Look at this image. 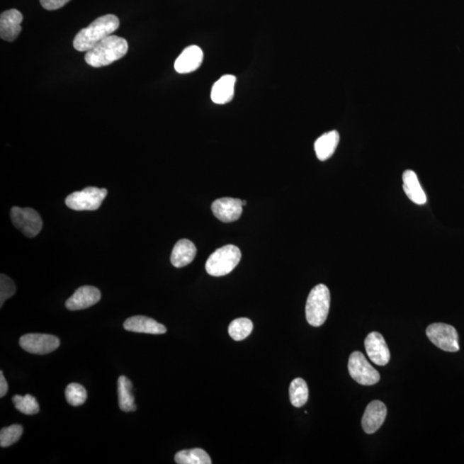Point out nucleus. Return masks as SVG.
<instances>
[{
	"instance_id": "8",
	"label": "nucleus",
	"mask_w": 464,
	"mask_h": 464,
	"mask_svg": "<svg viewBox=\"0 0 464 464\" xmlns=\"http://www.w3.org/2000/svg\"><path fill=\"white\" fill-rule=\"evenodd\" d=\"M11 219L15 227L28 237H35L42 231L43 225L42 217L34 209L12 208Z\"/></svg>"
},
{
	"instance_id": "9",
	"label": "nucleus",
	"mask_w": 464,
	"mask_h": 464,
	"mask_svg": "<svg viewBox=\"0 0 464 464\" xmlns=\"http://www.w3.org/2000/svg\"><path fill=\"white\" fill-rule=\"evenodd\" d=\"M60 343L57 337L44 334H28L19 340V344L23 350L40 355L54 352L59 348Z\"/></svg>"
},
{
	"instance_id": "10",
	"label": "nucleus",
	"mask_w": 464,
	"mask_h": 464,
	"mask_svg": "<svg viewBox=\"0 0 464 464\" xmlns=\"http://www.w3.org/2000/svg\"><path fill=\"white\" fill-rule=\"evenodd\" d=\"M366 353L370 360L378 366H386L390 360V353L385 338L378 332H371L365 341Z\"/></svg>"
},
{
	"instance_id": "6",
	"label": "nucleus",
	"mask_w": 464,
	"mask_h": 464,
	"mask_svg": "<svg viewBox=\"0 0 464 464\" xmlns=\"http://www.w3.org/2000/svg\"><path fill=\"white\" fill-rule=\"evenodd\" d=\"M350 376L361 385H374L380 380V375L366 358L358 351L350 355L349 361Z\"/></svg>"
},
{
	"instance_id": "7",
	"label": "nucleus",
	"mask_w": 464,
	"mask_h": 464,
	"mask_svg": "<svg viewBox=\"0 0 464 464\" xmlns=\"http://www.w3.org/2000/svg\"><path fill=\"white\" fill-rule=\"evenodd\" d=\"M426 336L437 348L455 353L460 349L458 331L446 324H433L427 327Z\"/></svg>"
},
{
	"instance_id": "18",
	"label": "nucleus",
	"mask_w": 464,
	"mask_h": 464,
	"mask_svg": "<svg viewBox=\"0 0 464 464\" xmlns=\"http://www.w3.org/2000/svg\"><path fill=\"white\" fill-rule=\"evenodd\" d=\"M237 79L233 75L222 77L212 89L211 98L216 104H225L231 102L234 96V88Z\"/></svg>"
},
{
	"instance_id": "3",
	"label": "nucleus",
	"mask_w": 464,
	"mask_h": 464,
	"mask_svg": "<svg viewBox=\"0 0 464 464\" xmlns=\"http://www.w3.org/2000/svg\"><path fill=\"white\" fill-rule=\"evenodd\" d=\"M330 307V293L325 285H317L310 290L306 302V320L310 325L320 327L328 317Z\"/></svg>"
},
{
	"instance_id": "23",
	"label": "nucleus",
	"mask_w": 464,
	"mask_h": 464,
	"mask_svg": "<svg viewBox=\"0 0 464 464\" xmlns=\"http://www.w3.org/2000/svg\"><path fill=\"white\" fill-rule=\"evenodd\" d=\"M289 395L290 403L294 407H301L308 402L309 389L304 379L295 378L290 383Z\"/></svg>"
},
{
	"instance_id": "28",
	"label": "nucleus",
	"mask_w": 464,
	"mask_h": 464,
	"mask_svg": "<svg viewBox=\"0 0 464 464\" xmlns=\"http://www.w3.org/2000/svg\"><path fill=\"white\" fill-rule=\"evenodd\" d=\"M16 290H17V288H16L13 281L5 274H1L0 276V306L1 307L8 298L14 295Z\"/></svg>"
},
{
	"instance_id": "4",
	"label": "nucleus",
	"mask_w": 464,
	"mask_h": 464,
	"mask_svg": "<svg viewBox=\"0 0 464 464\" xmlns=\"http://www.w3.org/2000/svg\"><path fill=\"white\" fill-rule=\"evenodd\" d=\"M241 257L240 249L237 246L232 244L223 246L209 256L205 264V270L211 276H227L239 264Z\"/></svg>"
},
{
	"instance_id": "11",
	"label": "nucleus",
	"mask_w": 464,
	"mask_h": 464,
	"mask_svg": "<svg viewBox=\"0 0 464 464\" xmlns=\"http://www.w3.org/2000/svg\"><path fill=\"white\" fill-rule=\"evenodd\" d=\"M213 215L224 223H231L239 219L243 213L242 200L225 197L216 200L212 205Z\"/></svg>"
},
{
	"instance_id": "19",
	"label": "nucleus",
	"mask_w": 464,
	"mask_h": 464,
	"mask_svg": "<svg viewBox=\"0 0 464 464\" xmlns=\"http://www.w3.org/2000/svg\"><path fill=\"white\" fill-rule=\"evenodd\" d=\"M403 189L409 199L417 205L426 203L425 192L419 183L417 173L411 169H407L402 175Z\"/></svg>"
},
{
	"instance_id": "30",
	"label": "nucleus",
	"mask_w": 464,
	"mask_h": 464,
	"mask_svg": "<svg viewBox=\"0 0 464 464\" xmlns=\"http://www.w3.org/2000/svg\"><path fill=\"white\" fill-rule=\"evenodd\" d=\"M8 391V383L4 377L3 371H0V397H4Z\"/></svg>"
},
{
	"instance_id": "15",
	"label": "nucleus",
	"mask_w": 464,
	"mask_h": 464,
	"mask_svg": "<svg viewBox=\"0 0 464 464\" xmlns=\"http://www.w3.org/2000/svg\"><path fill=\"white\" fill-rule=\"evenodd\" d=\"M204 55L201 48L193 45L189 46L181 52L175 62V70L179 74H191L195 72L203 64Z\"/></svg>"
},
{
	"instance_id": "2",
	"label": "nucleus",
	"mask_w": 464,
	"mask_h": 464,
	"mask_svg": "<svg viewBox=\"0 0 464 464\" xmlns=\"http://www.w3.org/2000/svg\"><path fill=\"white\" fill-rule=\"evenodd\" d=\"M128 51L126 40L117 35H108L87 51L84 60L93 67H102L122 59Z\"/></svg>"
},
{
	"instance_id": "12",
	"label": "nucleus",
	"mask_w": 464,
	"mask_h": 464,
	"mask_svg": "<svg viewBox=\"0 0 464 464\" xmlns=\"http://www.w3.org/2000/svg\"><path fill=\"white\" fill-rule=\"evenodd\" d=\"M101 300V292L95 286L84 285L79 288L66 302L70 310H80L91 307Z\"/></svg>"
},
{
	"instance_id": "22",
	"label": "nucleus",
	"mask_w": 464,
	"mask_h": 464,
	"mask_svg": "<svg viewBox=\"0 0 464 464\" xmlns=\"http://www.w3.org/2000/svg\"><path fill=\"white\" fill-rule=\"evenodd\" d=\"M175 462L179 464H212L213 463L207 451L200 448L179 451L175 455Z\"/></svg>"
},
{
	"instance_id": "24",
	"label": "nucleus",
	"mask_w": 464,
	"mask_h": 464,
	"mask_svg": "<svg viewBox=\"0 0 464 464\" xmlns=\"http://www.w3.org/2000/svg\"><path fill=\"white\" fill-rule=\"evenodd\" d=\"M254 328L253 322L249 318H237L229 325V334L234 341H240L247 338L251 334Z\"/></svg>"
},
{
	"instance_id": "25",
	"label": "nucleus",
	"mask_w": 464,
	"mask_h": 464,
	"mask_svg": "<svg viewBox=\"0 0 464 464\" xmlns=\"http://www.w3.org/2000/svg\"><path fill=\"white\" fill-rule=\"evenodd\" d=\"M16 409L24 414H35L40 411V407L38 401L31 395H26L24 397L22 395H15L12 398Z\"/></svg>"
},
{
	"instance_id": "27",
	"label": "nucleus",
	"mask_w": 464,
	"mask_h": 464,
	"mask_svg": "<svg viewBox=\"0 0 464 464\" xmlns=\"http://www.w3.org/2000/svg\"><path fill=\"white\" fill-rule=\"evenodd\" d=\"M23 429L20 425H12L4 427L0 431V446L8 447L19 441L23 434Z\"/></svg>"
},
{
	"instance_id": "26",
	"label": "nucleus",
	"mask_w": 464,
	"mask_h": 464,
	"mask_svg": "<svg viewBox=\"0 0 464 464\" xmlns=\"http://www.w3.org/2000/svg\"><path fill=\"white\" fill-rule=\"evenodd\" d=\"M64 395H66L67 402L72 406L78 407L86 402L87 391L79 383H70L67 387Z\"/></svg>"
},
{
	"instance_id": "5",
	"label": "nucleus",
	"mask_w": 464,
	"mask_h": 464,
	"mask_svg": "<svg viewBox=\"0 0 464 464\" xmlns=\"http://www.w3.org/2000/svg\"><path fill=\"white\" fill-rule=\"evenodd\" d=\"M107 195V189L88 187L68 196L66 205L75 211H95L101 207Z\"/></svg>"
},
{
	"instance_id": "14",
	"label": "nucleus",
	"mask_w": 464,
	"mask_h": 464,
	"mask_svg": "<svg viewBox=\"0 0 464 464\" xmlns=\"http://www.w3.org/2000/svg\"><path fill=\"white\" fill-rule=\"evenodd\" d=\"M21 12L16 9L2 12L0 17V36L7 42H13L22 30L23 22Z\"/></svg>"
},
{
	"instance_id": "21",
	"label": "nucleus",
	"mask_w": 464,
	"mask_h": 464,
	"mask_svg": "<svg viewBox=\"0 0 464 464\" xmlns=\"http://www.w3.org/2000/svg\"><path fill=\"white\" fill-rule=\"evenodd\" d=\"M132 390V382L127 377H120L118 379L119 407L124 412H132L136 410L135 397Z\"/></svg>"
},
{
	"instance_id": "31",
	"label": "nucleus",
	"mask_w": 464,
	"mask_h": 464,
	"mask_svg": "<svg viewBox=\"0 0 464 464\" xmlns=\"http://www.w3.org/2000/svg\"><path fill=\"white\" fill-rule=\"evenodd\" d=\"M246 204H247V201L242 200V205H243V207H244V205H246Z\"/></svg>"
},
{
	"instance_id": "1",
	"label": "nucleus",
	"mask_w": 464,
	"mask_h": 464,
	"mask_svg": "<svg viewBox=\"0 0 464 464\" xmlns=\"http://www.w3.org/2000/svg\"><path fill=\"white\" fill-rule=\"evenodd\" d=\"M119 26V18L116 16L112 14L102 16L88 27L79 30L75 36L74 47L79 52H87L107 36L114 33Z\"/></svg>"
},
{
	"instance_id": "17",
	"label": "nucleus",
	"mask_w": 464,
	"mask_h": 464,
	"mask_svg": "<svg viewBox=\"0 0 464 464\" xmlns=\"http://www.w3.org/2000/svg\"><path fill=\"white\" fill-rule=\"evenodd\" d=\"M197 249L193 242L188 239H181L172 250L171 261L176 268H183L191 264L195 259Z\"/></svg>"
},
{
	"instance_id": "13",
	"label": "nucleus",
	"mask_w": 464,
	"mask_h": 464,
	"mask_svg": "<svg viewBox=\"0 0 464 464\" xmlns=\"http://www.w3.org/2000/svg\"><path fill=\"white\" fill-rule=\"evenodd\" d=\"M387 407L380 401L369 403L362 418V429L367 434H373L380 429L385 421Z\"/></svg>"
},
{
	"instance_id": "29",
	"label": "nucleus",
	"mask_w": 464,
	"mask_h": 464,
	"mask_svg": "<svg viewBox=\"0 0 464 464\" xmlns=\"http://www.w3.org/2000/svg\"><path fill=\"white\" fill-rule=\"evenodd\" d=\"M69 1L71 0H40L42 6L47 11L58 10Z\"/></svg>"
},
{
	"instance_id": "16",
	"label": "nucleus",
	"mask_w": 464,
	"mask_h": 464,
	"mask_svg": "<svg viewBox=\"0 0 464 464\" xmlns=\"http://www.w3.org/2000/svg\"><path fill=\"white\" fill-rule=\"evenodd\" d=\"M124 329L131 332L151 334H163L167 332L166 327L159 324L152 318L145 316H135L128 318L124 322Z\"/></svg>"
},
{
	"instance_id": "20",
	"label": "nucleus",
	"mask_w": 464,
	"mask_h": 464,
	"mask_svg": "<svg viewBox=\"0 0 464 464\" xmlns=\"http://www.w3.org/2000/svg\"><path fill=\"white\" fill-rule=\"evenodd\" d=\"M339 141H340V135L336 130L326 132L319 137L314 145L317 159L325 161L332 157L336 150Z\"/></svg>"
}]
</instances>
